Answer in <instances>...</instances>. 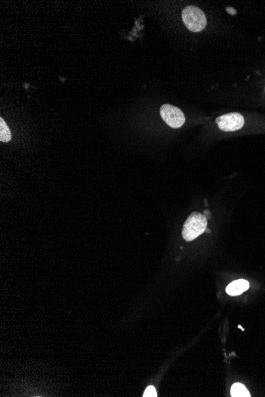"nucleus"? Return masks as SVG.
<instances>
[{"mask_svg":"<svg viewBox=\"0 0 265 397\" xmlns=\"http://www.w3.org/2000/svg\"><path fill=\"white\" fill-rule=\"evenodd\" d=\"M207 227V220L198 212L192 213L183 227L182 235L186 241H192L202 235Z\"/></svg>","mask_w":265,"mask_h":397,"instance_id":"1","label":"nucleus"},{"mask_svg":"<svg viewBox=\"0 0 265 397\" xmlns=\"http://www.w3.org/2000/svg\"><path fill=\"white\" fill-rule=\"evenodd\" d=\"M183 22L188 30L200 32L206 26V15L201 9L195 6H188L182 11Z\"/></svg>","mask_w":265,"mask_h":397,"instance_id":"2","label":"nucleus"},{"mask_svg":"<svg viewBox=\"0 0 265 397\" xmlns=\"http://www.w3.org/2000/svg\"><path fill=\"white\" fill-rule=\"evenodd\" d=\"M160 113L163 120L173 129L180 128L185 122L183 111L170 104H164L160 107Z\"/></svg>","mask_w":265,"mask_h":397,"instance_id":"3","label":"nucleus"},{"mask_svg":"<svg viewBox=\"0 0 265 397\" xmlns=\"http://www.w3.org/2000/svg\"><path fill=\"white\" fill-rule=\"evenodd\" d=\"M218 128L225 132H233L243 127L245 120L243 116L238 113H230L222 115L216 119Z\"/></svg>","mask_w":265,"mask_h":397,"instance_id":"4","label":"nucleus"},{"mask_svg":"<svg viewBox=\"0 0 265 397\" xmlns=\"http://www.w3.org/2000/svg\"><path fill=\"white\" fill-rule=\"evenodd\" d=\"M250 288V283L244 279L234 281L230 283L226 288V292L230 296H238L242 294V292L248 290Z\"/></svg>","mask_w":265,"mask_h":397,"instance_id":"5","label":"nucleus"},{"mask_svg":"<svg viewBox=\"0 0 265 397\" xmlns=\"http://www.w3.org/2000/svg\"><path fill=\"white\" fill-rule=\"evenodd\" d=\"M232 397H250V394L246 389V386L242 384L235 383L232 386L231 392H230Z\"/></svg>","mask_w":265,"mask_h":397,"instance_id":"6","label":"nucleus"},{"mask_svg":"<svg viewBox=\"0 0 265 397\" xmlns=\"http://www.w3.org/2000/svg\"><path fill=\"white\" fill-rule=\"evenodd\" d=\"M11 140V132L3 119L0 118V141L9 142Z\"/></svg>","mask_w":265,"mask_h":397,"instance_id":"7","label":"nucleus"},{"mask_svg":"<svg viewBox=\"0 0 265 397\" xmlns=\"http://www.w3.org/2000/svg\"><path fill=\"white\" fill-rule=\"evenodd\" d=\"M144 397H157V394H156V390H155V388L153 386H148L146 390L144 391V395H143Z\"/></svg>","mask_w":265,"mask_h":397,"instance_id":"8","label":"nucleus"},{"mask_svg":"<svg viewBox=\"0 0 265 397\" xmlns=\"http://www.w3.org/2000/svg\"><path fill=\"white\" fill-rule=\"evenodd\" d=\"M226 10L229 14H231V15H236V14H237V11H236L235 9L233 7H230V6H229V7H226Z\"/></svg>","mask_w":265,"mask_h":397,"instance_id":"9","label":"nucleus"}]
</instances>
